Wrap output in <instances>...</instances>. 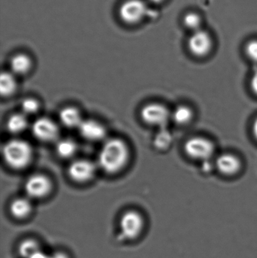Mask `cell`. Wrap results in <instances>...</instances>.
<instances>
[{"instance_id":"obj_1","label":"cell","mask_w":257,"mask_h":258,"mask_svg":"<svg viewBox=\"0 0 257 258\" xmlns=\"http://www.w3.org/2000/svg\"><path fill=\"white\" fill-rule=\"evenodd\" d=\"M129 157L128 146L119 138H112L104 143L98 155V164L101 169L109 174L122 170Z\"/></svg>"},{"instance_id":"obj_2","label":"cell","mask_w":257,"mask_h":258,"mask_svg":"<svg viewBox=\"0 0 257 258\" xmlns=\"http://www.w3.org/2000/svg\"><path fill=\"white\" fill-rule=\"evenodd\" d=\"M152 14L151 5L146 0H124L118 9L119 19L130 27L140 25Z\"/></svg>"},{"instance_id":"obj_3","label":"cell","mask_w":257,"mask_h":258,"mask_svg":"<svg viewBox=\"0 0 257 258\" xmlns=\"http://www.w3.org/2000/svg\"><path fill=\"white\" fill-rule=\"evenodd\" d=\"M3 153L9 167L14 169H23L31 162L33 149L27 141L13 139L5 144Z\"/></svg>"},{"instance_id":"obj_4","label":"cell","mask_w":257,"mask_h":258,"mask_svg":"<svg viewBox=\"0 0 257 258\" xmlns=\"http://www.w3.org/2000/svg\"><path fill=\"white\" fill-rule=\"evenodd\" d=\"M184 150L187 156L196 160L208 161L214 156V143L204 137H193L186 141Z\"/></svg>"},{"instance_id":"obj_5","label":"cell","mask_w":257,"mask_h":258,"mask_svg":"<svg viewBox=\"0 0 257 258\" xmlns=\"http://www.w3.org/2000/svg\"><path fill=\"white\" fill-rule=\"evenodd\" d=\"M144 229V219L136 211H128L120 220L121 234L127 240H135Z\"/></svg>"},{"instance_id":"obj_6","label":"cell","mask_w":257,"mask_h":258,"mask_svg":"<svg viewBox=\"0 0 257 258\" xmlns=\"http://www.w3.org/2000/svg\"><path fill=\"white\" fill-rule=\"evenodd\" d=\"M140 116L148 125H155L161 128H164L169 119H172V113L167 107L157 103L144 106L140 111Z\"/></svg>"},{"instance_id":"obj_7","label":"cell","mask_w":257,"mask_h":258,"mask_svg":"<svg viewBox=\"0 0 257 258\" xmlns=\"http://www.w3.org/2000/svg\"><path fill=\"white\" fill-rule=\"evenodd\" d=\"M213 48V39L211 35L205 30L193 32L188 40V48L190 52L198 57L208 55Z\"/></svg>"},{"instance_id":"obj_8","label":"cell","mask_w":257,"mask_h":258,"mask_svg":"<svg viewBox=\"0 0 257 258\" xmlns=\"http://www.w3.org/2000/svg\"><path fill=\"white\" fill-rule=\"evenodd\" d=\"M51 189V183L46 176L34 174L25 183L26 194L29 198L41 199L46 197Z\"/></svg>"},{"instance_id":"obj_9","label":"cell","mask_w":257,"mask_h":258,"mask_svg":"<svg viewBox=\"0 0 257 258\" xmlns=\"http://www.w3.org/2000/svg\"><path fill=\"white\" fill-rule=\"evenodd\" d=\"M32 132L35 138L44 142H50L57 139L59 129L49 118L41 117L36 119L32 125Z\"/></svg>"},{"instance_id":"obj_10","label":"cell","mask_w":257,"mask_h":258,"mask_svg":"<svg viewBox=\"0 0 257 258\" xmlns=\"http://www.w3.org/2000/svg\"><path fill=\"white\" fill-rule=\"evenodd\" d=\"M95 174V165L87 159H78L70 164L68 174L71 179L79 183L89 181Z\"/></svg>"},{"instance_id":"obj_11","label":"cell","mask_w":257,"mask_h":258,"mask_svg":"<svg viewBox=\"0 0 257 258\" xmlns=\"http://www.w3.org/2000/svg\"><path fill=\"white\" fill-rule=\"evenodd\" d=\"M80 135L90 141H99L105 138L106 128L101 122L94 119L82 120L78 126Z\"/></svg>"},{"instance_id":"obj_12","label":"cell","mask_w":257,"mask_h":258,"mask_svg":"<svg viewBox=\"0 0 257 258\" xmlns=\"http://www.w3.org/2000/svg\"><path fill=\"white\" fill-rule=\"evenodd\" d=\"M216 167L225 175H234L241 170V162L239 158L232 153H223L217 157Z\"/></svg>"},{"instance_id":"obj_13","label":"cell","mask_w":257,"mask_h":258,"mask_svg":"<svg viewBox=\"0 0 257 258\" xmlns=\"http://www.w3.org/2000/svg\"><path fill=\"white\" fill-rule=\"evenodd\" d=\"M33 61L31 57L25 53H18L10 60V68L12 74L24 75L31 69Z\"/></svg>"},{"instance_id":"obj_14","label":"cell","mask_w":257,"mask_h":258,"mask_svg":"<svg viewBox=\"0 0 257 258\" xmlns=\"http://www.w3.org/2000/svg\"><path fill=\"white\" fill-rule=\"evenodd\" d=\"M33 211L31 202L27 198H18L12 202L10 212L12 216L17 219H25L30 216Z\"/></svg>"},{"instance_id":"obj_15","label":"cell","mask_w":257,"mask_h":258,"mask_svg":"<svg viewBox=\"0 0 257 258\" xmlns=\"http://www.w3.org/2000/svg\"><path fill=\"white\" fill-rule=\"evenodd\" d=\"M59 116L61 123L68 128H78L82 122L79 111L75 107H67L62 109Z\"/></svg>"},{"instance_id":"obj_16","label":"cell","mask_w":257,"mask_h":258,"mask_svg":"<svg viewBox=\"0 0 257 258\" xmlns=\"http://www.w3.org/2000/svg\"><path fill=\"white\" fill-rule=\"evenodd\" d=\"M193 116L194 113L191 107L187 105H180L172 112L170 118L178 125H187L193 120Z\"/></svg>"},{"instance_id":"obj_17","label":"cell","mask_w":257,"mask_h":258,"mask_svg":"<svg viewBox=\"0 0 257 258\" xmlns=\"http://www.w3.org/2000/svg\"><path fill=\"white\" fill-rule=\"evenodd\" d=\"M6 125L8 131L11 133H21L28 126V121L24 113H15L9 117Z\"/></svg>"},{"instance_id":"obj_18","label":"cell","mask_w":257,"mask_h":258,"mask_svg":"<svg viewBox=\"0 0 257 258\" xmlns=\"http://www.w3.org/2000/svg\"><path fill=\"white\" fill-rule=\"evenodd\" d=\"M39 251H41L40 245L33 239H25L18 247V253L22 258H31Z\"/></svg>"},{"instance_id":"obj_19","label":"cell","mask_w":257,"mask_h":258,"mask_svg":"<svg viewBox=\"0 0 257 258\" xmlns=\"http://www.w3.org/2000/svg\"><path fill=\"white\" fill-rule=\"evenodd\" d=\"M16 89V80L15 74L10 72H4L0 77V92L3 96H9Z\"/></svg>"},{"instance_id":"obj_20","label":"cell","mask_w":257,"mask_h":258,"mask_svg":"<svg viewBox=\"0 0 257 258\" xmlns=\"http://www.w3.org/2000/svg\"><path fill=\"white\" fill-rule=\"evenodd\" d=\"M77 145L75 141L69 138L60 140L56 144V151L62 158H69L75 154Z\"/></svg>"},{"instance_id":"obj_21","label":"cell","mask_w":257,"mask_h":258,"mask_svg":"<svg viewBox=\"0 0 257 258\" xmlns=\"http://www.w3.org/2000/svg\"><path fill=\"white\" fill-rule=\"evenodd\" d=\"M172 142V135L167 129L162 128L158 131L154 138V145L157 149L164 150L170 145Z\"/></svg>"},{"instance_id":"obj_22","label":"cell","mask_w":257,"mask_h":258,"mask_svg":"<svg viewBox=\"0 0 257 258\" xmlns=\"http://www.w3.org/2000/svg\"><path fill=\"white\" fill-rule=\"evenodd\" d=\"M184 26L189 30L196 32L201 30L200 27L202 25V18L200 15L195 12H188L184 15L183 19Z\"/></svg>"},{"instance_id":"obj_23","label":"cell","mask_w":257,"mask_h":258,"mask_svg":"<svg viewBox=\"0 0 257 258\" xmlns=\"http://www.w3.org/2000/svg\"><path fill=\"white\" fill-rule=\"evenodd\" d=\"M21 110L24 115L34 114L39 110V103L33 98H27L21 103Z\"/></svg>"},{"instance_id":"obj_24","label":"cell","mask_w":257,"mask_h":258,"mask_svg":"<svg viewBox=\"0 0 257 258\" xmlns=\"http://www.w3.org/2000/svg\"><path fill=\"white\" fill-rule=\"evenodd\" d=\"M246 55L253 63H257V39L249 41L245 45Z\"/></svg>"},{"instance_id":"obj_25","label":"cell","mask_w":257,"mask_h":258,"mask_svg":"<svg viewBox=\"0 0 257 258\" xmlns=\"http://www.w3.org/2000/svg\"><path fill=\"white\" fill-rule=\"evenodd\" d=\"M250 86H251L252 91L254 92L255 95H257V70L254 71L252 76Z\"/></svg>"},{"instance_id":"obj_26","label":"cell","mask_w":257,"mask_h":258,"mask_svg":"<svg viewBox=\"0 0 257 258\" xmlns=\"http://www.w3.org/2000/svg\"><path fill=\"white\" fill-rule=\"evenodd\" d=\"M48 258H69L66 253L63 251H56L51 255H48Z\"/></svg>"},{"instance_id":"obj_27","label":"cell","mask_w":257,"mask_h":258,"mask_svg":"<svg viewBox=\"0 0 257 258\" xmlns=\"http://www.w3.org/2000/svg\"><path fill=\"white\" fill-rule=\"evenodd\" d=\"M146 1H147L151 6H157V5L161 4V3H164L165 0H146Z\"/></svg>"},{"instance_id":"obj_28","label":"cell","mask_w":257,"mask_h":258,"mask_svg":"<svg viewBox=\"0 0 257 258\" xmlns=\"http://www.w3.org/2000/svg\"><path fill=\"white\" fill-rule=\"evenodd\" d=\"M253 133L255 138L257 140V117L255 119L253 124Z\"/></svg>"}]
</instances>
